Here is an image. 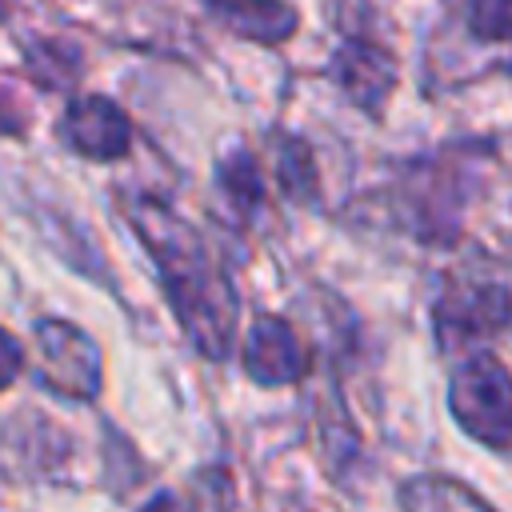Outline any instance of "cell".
Instances as JSON below:
<instances>
[{"instance_id": "obj_1", "label": "cell", "mask_w": 512, "mask_h": 512, "mask_svg": "<svg viewBox=\"0 0 512 512\" xmlns=\"http://www.w3.org/2000/svg\"><path fill=\"white\" fill-rule=\"evenodd\" d=\"M128 220L140 244L152 252L168 304L184 336L208 356L224 360L236 336V288L212 244L156 196H132Z\"/></svg>"}, {"instance_id": "obj_2", "label": "cell", "mask_w": 512, "mask_h": 512, "mask_svg": "<svg viewBox=\"0 0 512 512\" xmlns=\"http://www.w3.org/2000/svg\"><path fill=\"white\" fill-rule=\"evenodd\" d=\"M476 176H480V152L472 148L468 156L440 152V156H420L416 164L400 168V208L416 240L424 244H452L460 236V220L468 200L476 196Z\"/></svg>"}, {"instance_id": "obj_3", "label": "cell", "mask_w": 512, "mask_h": 512, "mask_svg": "<svg viewBox=\"0 0 512 512\" xmlns=\"http://www.w3.org/2000/svg\"><path fill=\"white\" fill-rule=\"evenodd\" d=\"M448 408L468 436L512 452V376L496 356L476 352L456 368L448 384Z\"/></svg>"}, {"instance_id": "obj_4", "label": "cell", "mask_w": 512, "mask_h": 512, "mask_svg": "<svg viewBox=\"0 0 512 512\" xmlns=\"http://www.w3.org/2000/svg\"><path fill=\"white\" fill-rule=\"evenodd\" d=\"M40 380L72 400H92L100 392V352L96 344L68 320H40Z\"/></svg>"}, {"instance_id": "obj_5", "label": "cell", "mask_w": 512, "mask_h": 512, "mask_svg": "<svg viewBox=\"0 0 512 512\" xmlns=\"http://www.w3.org/2000/svg\"><path fill=\"white\" fill-rule=\"evenodd\" d=\"M436 336L444 348H468L480 344L512 324V296L500 284H464L448 288L436 300Z\"/></svg>"}, {"instance_id": "obj_6", "label": "cell", "mask_w": 512, "mask_h": 512, "mask_svg": "<svg viewBox=\"0 0 512 512\" xmlns=\"http://www.w3.org/2000/svg\"><path fill=\"white\" fill-rule=\"evenodd\" d=\"M328 76L332 84L368 116H380L392 88H396V60L372 44V40H344L336 52H332V64H328Z\"/></svg>"}, {"instance_id": "obj_7", "label": "cell", "mask_w": 512, "mask_h": 512, "mask_svg": "<svg viewBox=\"0 0 512 512\" xmlns=\"http://www.w3.org/2000/svg\"><path fill=\"white\" fill-rule=\"evenodd\" d=\"M60 136L88 160H120L132 144V124L108 96H76L64 108Z\"/></svg>"}, {"instance_id": "obj_8", "label": "cell", "mask_w": 512, "mask_h": 512, "mask_svg": "<svg viewBox=\"0 0 512 512\" xmlns=\"http://www.w3.org/2000/svg\"><path fill=\"white\" fill-rule=\"evenodd\" d=\"M244 368L256 384L276 388V384H292L308 372V352H304V344L288 320L260 316L244 340Z\"/></svg>"}, {"instance_id": "obj_9", "label": "cell", "mask_w": 512, "mask_h": 512, "mask_svg": "<svg viewBox=\"0 0 512 512\" xmlns=\"http://www.w3.org/2000/svg\"><path fill=\"white\" fill-rule=\"evenodd\" d=\"M204 4L228 32L248 36V40H264V44L288 40L300 24L296 8L284 0H204Z\"/></svg>"}, {"instance_id": "obj_10", "label": "cell", "mask_w": 512, "mask_h": 512, "mask_svg": "<svg viewBox=\"0 0 512 512\" xmlns=\"http://www.w3.org/2000/svg\"><path fill=\"white\" fill-rule=\"evenodd\" d=\"M404 512H492L472 488L448 476H416L400 488Z\"/></svg>"}, {"instance_id": "obj_11", "label": "cell", "mask_w": 512, "mask_h": 512, "mask_svg": "<svg viewBox=\"0 0 512 512\" xmlns=\"http://www.w3.org/2000/svg\"><path fill=\"white\" fill-rule=\"evenodd\" d=\"M216 184H220L224 200L236 208V216L248 220V216L260 212V204H264V184H260V168H256L252 152L232 148V152L220 160V168H216Z\"/></svg>"}, {"instance_id": "obj_12", "label": "cell", "mask_w": 512, "mask_h": 512, "mask_svg": "<svg viewBox=\"0 0 512 512\" xmlns=\"http://www.w3.org/2000/svg\"><path fill=\"white\" fill-rule=\"evenodd\" d=\"M276 172H280V184L284 192H292L296 200H312L316 196V164H312V152L300 144V140H288L280 148V160H276Z\"/></svg>"}, {"instance_id": "obj_13", "label": "cell", "mask_w": 512, "mask_h": 512, "mask_svg": "<svg viewBox=\"0 0 512 512\" xmlns=\"http://www.w3.org/2000/svg\"><path fill=\"white\" fill-rule=\"evenodd\" d=\"M468 28L480 40H512V0H468Z\"/></svg>"}, {"instance_id": "obj_14", "label": "cell", "mask_w": 512, "mask_h": 512, "mask_svg": "<svg viewBox=\"0 0 512 512\" xmlns=\"http://www.w3.org/2000/svg\"><path fill=\"white\" fill-rule=\"evenodd\" d=\"M20 364H24V352H20V340L12 332L0 328V392L20 376Z\"/></svg>"}, {"instance_id": "obj_15", "label": "cell", "mask_w": 512, "mask_h": 512, "mask_svg": "<svg viewBox=\"0 0 512 512\" xmlns=\"http://www.w3.org/2000/svg\"><path fill=\"white\" fill-rule=\"evenodd\" d=\"M20 104L12 100V92H0V132H20Z\"/></svg>"}, {"instance_id": "obj_16", "label": "cell", "mask_w": 512, "mask_h": 512, "mask_svg": "<svg viewBox=\"0 0 512 512\" xmlns=\"http://www.w3.org/2000/svg\"><path fill=\"white\" fill-rule=\"evenodd\" d=\"M144 512H180V504H176V496H156Z\"/></svg>"}]
</instances>
